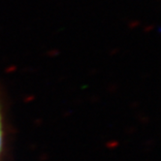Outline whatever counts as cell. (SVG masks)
<instances>
[{"label": "cell", "instance_id": "cell-1", "mask_svg": "<svg viewBox=\"0 0 161 161\" xmlns=\"http://www.w3.org/2000/svg\"><path fill=\"white\" fill-rule=\"evenodd\" d=\"M2 148V131H1V121H0V152Z\"/></svg>", "mask_w": 161, "mask_h": 161}]
</instances>
